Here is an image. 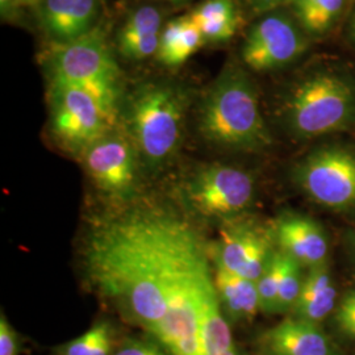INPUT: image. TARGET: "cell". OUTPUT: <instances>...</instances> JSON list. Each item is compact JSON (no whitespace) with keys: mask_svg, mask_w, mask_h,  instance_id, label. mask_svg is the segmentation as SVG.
Listing matches in <instances>:
<instances>
[{"mask_svg":"<svg viewBox=\"0 0 355 355\" xmlns=\"http://www.w3.org/2000/svg\"><path fill=\"white\" fill-rule=\"evenodd\" d=\"M187 94L170 82H146L125 101L127 133L150 171L162 168L183 140Z\"/></svg>","mask_w":355,"mask_h":355,"instance_id":"2","label":"cell"},{"mask_svg":"<svg viewBox=\"0 0 355 355\" xmlns=\"http://www.w3.org/2000/svg\"><path fill=\"white\" fill-rule=\"evenodd\" d=\"M349 38L352 41V44L355 46V12L352 15L350 21H349Z\"/></svg>","mask_w":355,"mask_h":355,"instance_id":"28","label":"cell"},{"mask_svg":"<svg viewBox=\"0 0 355 355\" xmlns=\"http://www.w3.org/2000/svg\"><path fill=\"white\" fill-rule=\"evenodd\" d=\"M336 324L346 337L355 340V287L343 296L336 308Z\"/></svg>","mask_w":355,"mask_h":355,"instance_id":"23","label":"cell"},{"mask_svg":"<svg viewBox=\"0 0 355 355\" xmlns=\"http://www.w3.org/2000/svg\"><path fill=\"white\" fill-rule=\"evenodd\" d=\"M38 24L51 44H64L82 37L98 26L99 0H41Z\"/></svg>","mask_w":355,"mask_h":355,"instance_id":"11","label":"cell"},{"mask_svg":"<svg viewBox=\"0 0 355 355\" xmlns=\"http://www.w3.org/2000/svg\"><path fill=\"white\" fill-rule=\"evenodd\" d=\"M284 114L290 130L299 139L345 130L355 123V80L329 67L306 74L291 89Z\"/></svg>","mask_w":355,"mask_h":355,"instance_id":"3","label":"cell"},{"mask_svg":"<svg viewBox=\"0 0 355 355\" xmlns=\"http://www.w3.org/2000/svg\"><path fill=\"white\" fill-rule=\"evenodd\" d=\"M271 229L280 252L302 266L313 268L328 263V239L315 220L288 214L280 216Z\"/></svg>","mask_w":355,"mask_h":355,"instance_id":"12","label":"cell"},{"mask_svg":"<svg viewBox=\"0 0 355 355\" xmlns=\"http://www.w3.org/2000/svg\"><path fill=\"white\" fill-rule=\"evenodd\" d=\"M49 110L54 140L79 157L119 121L91 94L64 83H49Z\"/></svg>","mask_w":355,"mask_h":355,"instance_id":"5","label":"cell"},{"mask_svg":"<svg viewBox=\"0 0 355 355\" xmlns=\"http://www.w3.org/2000/svg\"><path fill=\"white\" fill-rule=\"evenodd\" d=\"M91 182L104 195L124 199L137 183L140 154L129 135L117 128L92 144L80 155Z\"/></svg>","mask_w":355,"mask_h":355,"instance_id":"10","label":"cell"},{"mask_svg":"<svg viewBox=\"0 0 355 355\" xmlns=\"http://www.w3.org/2000/svg\"><path fill=\"white\" fill-rule=\"evenodd\" d=\"M112 327L99 321L74 340L57 347V355H114Z\"/></svg>","mask_w":355,"mask_h":355,"instance_id":"20","label":"cell"},{"mask_svg":"<svg viewBox=\"0 0 355 355\" xmlns=\"http://www.w3.org/2000/svg\"><path fill=\"white\" fill-rule=\"evenodd\" d=\"M26 6H37L41 0H23Z\"/></svg>","mask_w":355,"mask_h":355,"instance_id":"29","label":"cell"},{"mask_svg":"<svg viewBox=\"0 0 355 355\" xmlns=\"http://www.w3.org/2000/svg\"><path fill=\"white\" fill-rule=\"evenodd\" d=\"M306 46V33L299 21L277 10L252 26L242 45V61L258 73L274 71L297 61Z\"/></svg>","mask_w":355,"mask_h":355,"instance_id":"9","label":"cell"},{"mask_svg":"<svg viewBox=\"0 0 355 355\" xmlns=\"http://www.w3.org/2000/svg\"><path fill=\"white\" fill-rule=\"evenodd\" d=\"M280 252V250H279ZM302 265L293 258L280 252L279 288L277 300V313L292 312L304 284L305 275Z\"/></svg>","mask_w":355,"mask_h":355,"instance_id":"21","label":"cell"},{"mask_svg":"<svg viewBox=\"0 0 355 355\" xmlns=\"http://www.w3.org/2000/svg\"><path fill=\"white\" fill-rule=\"evenodd\" d=\"M114 355H170L165 347L152 340H128L123 343Z\"/></svg>","mask_w":355,"mask_h":355,"instance_id":"24","label":"cell"},{"mask_svg":"<svg viewBox=\"0 0 355 355\" xmlns=\"http://www.w3.org/2000/svg\"><path fill=\"white\" fill-rule=\"evenodd\" d=\"M21 340L13 329L7 316L1 312L0 316V355H19Z\"/></svg>","mask_w":355,"mask_h":355,"instance_id":"25","label":"cell"},{"mask_svg":"<svg viewBox=\"0 0 355 355\" xmlns=\"http://www.w3.org/2000/svg\"><path fill=\"white\" fill-rule=\"evenodd\" d=\"M164 1H170V3H184V1H190V0H164Z\"/></svg>","mask_w":355,"mask_h":355,"instance_id":"30","label":"cell"},{"mask_svg":"<svg viewBox=\"0 0 355 355\" xmlns=\"http://www.w3.org/2000/svg\"><path fill=\"white\" fill-rule=\"evenodd\" d=\"M184 195L199 215L227 221L241 217L253 203L254 180L239 167L211 164L189 179Z\"/></svg>","mask_w":355,"mask_h":355,"instance_id":"6","label":"cell"},{"mask_svg":"<svg viewBox=\"0 0 355 355\" xmlns=\"http://www.w3.org/2000/svg\"><path fill=\"white\" fill-rule=\"evenodd\" d=\"M295 179L316 203L333 209L355 205V153L330 146L311 153L295 168Z\"/></svg>","mask_w":355,"mask_h":355,"instance_id":"7","label":"cell"},{"mask_svg":"<svg viewBox=\"0 0 355 355\" xmlns=\"http://www.w3.org/2000/svg\"><path fill=\"white\" fill-rule=\"evenodd\" d=\"M337 296L328 263L308 268L303 290L292 309L293 318L320 325L337 308Z\"/></svg>","mask_w":355,"mask_h":355,"instance_id":"16","label":"cell"},{"mask_svg":"<svg viewBox=\"0 0 355 355\" xmlns=\"http://www.w3.org/2000/svg\"><path fill=\"white\" fill-rule=\"evenodd\" d=\"M290 0H245L248 7L257 15H266L277 11L283 6H288Z\"/></svg>","mask_w":355,"mask_h":355,"instance_id":"26","label":"cell"},{"mask_svg":"<svg viewBox=\"0 0 355 355\" xmlns=\"http://www.w3.org/2000/svg\"><path fill=\"white\" fill-rule=\"evenodd\" d=\"M275 245L272 229L236 217L223 221L209 257L215 266L257 282L277 253Z\"/></svg>","mask_w":355,"mask_h":355,"instance_id":"8","label":"cell"},{"mask_svg":"<svg viewBox=\"0 0 355 355\" xmlns=\"http://www.w3.org/2000/svg\"><path fill=\"white\" fill-rule=\"evenodd\" d=\"M162 29V15L155 7H139L128 16L117 33L119 53L133 61L157 55Z\"/></svg>","mask_w":355,"mask_h":355,"instance_id":"14","label":"cell"},{"mask_svg":"<svg viewBox=\"0 0 355 355\" xmlns=\"http://www.w3.org/2000/svg\"><path fill=\"white\" fill-rule=\"evenodd\" d=\"M26 6L23 0H0V13L3 20H11L17 16L20 7Z\"/></svg>","mask_w":355,"mask_h":355,"instance_id":"27","label":"cell"},{"mask_svg":"<svg viewBox=\"0 0 355 355\" xmlns=\"http://www.w3.org/2000/svg\"><path fill=\"white\" fill-rule=\"evenodd\" d=\"M261 341L268 355H338L320 325L302 318L283 320L267 330Z\"/></svg>","mask_w":355,"mask_h":355,"instance_id":"13","label":"cell"},{"mask_svg":"<svg viewBox=\"0 0 355 355\" xmlns=\"http://www.w3.org/2000/svg\"><path fill=\"white\" fill-rule=\"evenodd\" d=\"M45 66L49 83L85 89L119 120L123 74L101 26L70 42L51 44Z\"/></svg>","mask_w":355,"mask_h":355,"instance_id":"4","label":"cell"},{"mask_svg":"<svg viewBox=\"0 0 355 355\" xmlns=\"http://www.w3.org/2000/svg\"><path fill=\"white\" fill-rule=\"evenodd\" d=\"M199 130L204 140L228 150L262 152L271 146L253 80L240 66H227L207 91Z\"/></svg>","mask_w":355,"mask_h":355,"instance_id":"1","label":"cell"},{"mask_svg":"<svg viewBox=\"0 0 355 355\" xmlns=\"http://www.w3.org/2000/svg\"><path fill=\"white\" fill-rule=\"evenodd\" d=\"M214 282L218 304L229 324L250 322L262 311L257 282L217 266Z\"/></svg>","mask_w":355,"mask_h":355,"instance_id":"15","label":"cell"},{"mask_svg":"<svg viewBox=\"0 0 355 355\" xmlns=\"http://www.w3.org/2000/svg\"><path fill=\"white\" fill-rule=\"evenodd\" d=\"M204 42L202 32L189 15L173 19L161 32L157 58L167 67L182 66L203 46Z\"/></svg>","mask_w":355,"mask_h":355,"instance_id":"17","label":"cell"},{"mask_svg":"<svg viewBox=\"0 0 355 355\" xmlns=\"http://www.w3.org/2000/svg\"><path fill=\"white\" fill-rule=\"evenodd\" d=\"M349 0H290L293 15L309 36L320 37L329 32Z\"/></svg>","mask_w":355,"mask_h":355,"instance_id":"19","label":"cell"},{"mask_svg":"<svg viewBox=\"0 0 355 355\" xmlns=\"http://www.w3.org/2000/svg\"><path fill=\"white\" fill-rule=\"evenodd\" d=\"M280 252L277 250L265 271L257 280L258 293L261 299V309L265 313H277V300L279 288Z\"/></svg>","mask_w":355,"mask_h":355,"instance_id":"22","label":"cell"},{"mask_svg":"<svg viewBox=\"0 0 355 355\" xmlns=\"http://www.w3.org/2000/svg\"><path fill=\"white\" fill-rule=\"evenodd\" d=\"M207 42H227L236 35L241 12L234 0H204L189 15Z\"/></svg>","mask_w":355,"mask_h":355,"instance_id":"18","label":"cell"}]
</instances>
